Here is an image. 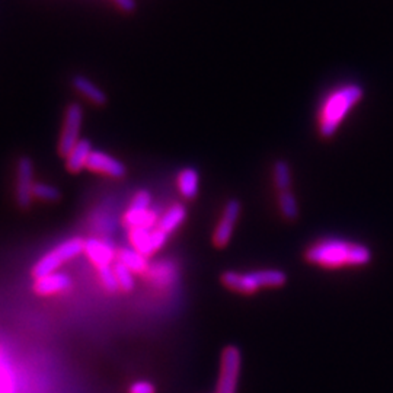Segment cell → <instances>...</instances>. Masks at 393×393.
Wrapping results in <instances>:
<instances>
[{
    "instance_id": "3",
    "label": "cell",
    "mask_w": 393,
    "mask_h": 393,
    "mask_svg": "<svg viewBox=\"0 0 393 393\" xmlns=\"http://www.w3.org/2000/svg\"><path fill=\"white\" fill-rule=\"evenodd\" d=\"M222 283L229 290L243 294H252L261 289H277L287 283V274L277 268H264L253 271H224Z\"/></svg>"
},
{
    "instance_id": "10",
    "label": "cell",
    "mask_w": 393,
    "mask_h": 393,
    "mask_svg": "<svg viewBox=\"0 0 393 393\" xmlns=\"http://www.w3.org/2000/svg\"><path fill=\"white\" fill-rule=\"evenodd\" d=\"M86 169L107 175L114 179H121L127 175V167L123 164L121 160L114 157L112 155H108L105 152L94 150L89 156Z\"/></svg>"
},
{
    "instance_id": "1",
    "label": "cell",
    "mask_w": 393,
    "mask_h": 393,
    "mask_svg": "<svg viewBox=\"0 0 393 393\" xmlns=\"http://www.w3.org/2000/svg\"><path fill=\"white\" fill-rule=\"evenodd\" d=\"M305 257L308 262L323 268L363 267L372 261V250L344 239H323L308 248Z\"/></svg>"
},
{
    "instance_id": "21",
    "label": "cell",
    "mask_w": 393,
    "mask_h": 393,
    "mask_svg": "<svg viewBox=\"0 0 393 393\" xmlns=\"http://www.w3.org/2000/svg\"><path fill=\"white\" fill-rule=\"evenodd\" d=\"M114 272H115V277H117V283H119V287L120 290L128 293V291H133L134 290V272L131 270H128L123 262L117 261L114 265Z\"/></svg>"
},
{
    "instance_id": "22",
    "label": "cell",
    "mask_w": 393,
    "mask_h": 393,
    "mask_svg": "<svg viewBox=\"0 0 393 393\" xmlns=\"http://www.w3.org/2000/svg\"><path fill=\"white\" fill-rule=\"evenodd\" d=\"M32 194L35 198L42 200V201H49V202H56L61 198V193L54 185H49L44 182H38L34 185Z\"/></svg>"
},
{
    "instance_id": "4",
    "label": "cell",
    "mask_w": 393,
    "mask_h": 393,
    "mask_svg": "<svg viewBox=\"0 0 393 393\" xmlns=\"http://www.w3.org/2000/svg\"><path fill=\"white\" fill-rule=\"evenodd\" d=\"M85 241L82 238H72L66 242L57 245L53 250H50L35 264L32 270V275L37 279H41L44 275H49L56 272L63 264L73 260L79 253L83 252Z\"/></svg>"
},
{
    "instance_id": "5",
    "label": "cell",
    "mask_w": 393,
    "mask_h": 393,
    "mask_svg": "<svg viewBox=\"0 0 393 393\" xmlns=\"http://www.w3.org/2000/svg\"><path fill=\"white\" fill-rule=\"evenodd\" d=\"M242 367V354L235 345H229L222 353L220 375L216 393H238V383Z\"/></svg>"
},
{
    "instance_id": "12",
    "label": "cell",
    "mask_w": 393,
    "mask_h": 393,
    "mask_svg": "<svg viewBox=\"0 0 393 393\" xmlns=\"http://www.w3.org/2000/svg\"><path fill=\"white\" fill-rule=\"evenodd\" d=\"M83 252L87 255V258L94 262L98 268L111 265L114 260V249L112 246L101 239H87L85 241Z\"/></svg>"
},
{
    "instance_id": "15",
    "label": "cell",
    "mask_w": 393,
    "mask_h": 393,
    "mask_svg": "<svg viewBox=\"0 0 393 393\" xmlns=\"http://www.w3.org/2000/svg\"><path fill=\"white\" fill-rule=\"evenodd\" d=\"M187 214L188 213H187V209H185V205L176 202V204L171 205L169 209L164 213V216L159 219L157 227L162 230V232H165L169 236L185 222Z\"/></svg>"
},
{
    "instance_id": "14",
    "label": "cell",
    "mask_w": 393,
    "mask_h": 393,
    "mask_svg": "<svg viewBox=\"0 0 393 393\" xmlns=\"http://www.w3.org/2000/svg\"><path fill=\"white\" fill-rule=\"evenodd\" d=\"M92 152H94L92 150V143L86 140V138H80L78 145L71 150V153L66 156V168L68 169V172L78 174L85 169Z\"/></svg>"
},
{
    "instance_id": "6",
    "label": "cell",
    "mask_w": 393,
    "mask_h": 393,
    "mask_svg": "<svg viewBox=\"0 0 393 393\" xmlns=\"http://www.w3.org/2000/svg\"><path fill=\"white\" fill-rule=\"evenodd\" d=\"M83 123V108L80 104L73 102L67 107L64 114V124L59 142L61 156H67L80 140V130Z\"/></svg>"
},
{
    "instance_id": "9",
    "label": "cell",
    "mask_w": 393,
    "mask_h": 393,
    "mask_svg": "<svg viewBox=\"0 0 393 393\" xmlns=\"http://www.w3.org/2000/svg\"><path fill=\"white\" fill-rule=\"evenodd\" d=\"M34 164L28 156H22L16 165V202L28 209L34 198Z\"/></svg>"
},
{
    "instance_id": "8",
    "label": "cell",
    "mask_w": 393,
    "mask_h": 393,
    "mask_svg": "<svg viewBox=\"0 0 393 393\" xmlns=\"http://www.w3.org/2000/svg\"><path fill=\"white\" fill-rule=\"evenodd\" d=\"M241 213H242V204L239 200L232 198L226 202L222 217H220V220L214 229V234H213L214 246L224 248L230 242V239H232V236H234L236 223L241 217Z\"/></svg>"
},
{
    "instance_id": "25",
    "label": "cell",
    "mask_w": 393,
    "mask_h": 393,
    "mask_svg": "<svg viewBox=\"0 0 393 393\" xmlns=\"http://www.w3.org/2000/svg\"><path fill=\"white\" fill-rule=\"evenodd\" d=\"M128 393H156V387L147 380H138L130 385Z\"/></svg>"
},
{
    "instance_id": "11",
    "label": "cell",
    "mask_w": 393,
    "mask_h": 393,
    "mask_svg": "<svg viewBox=\"0 0 393 393\" xmlns=\"http://www.w3.org/2000/svg\"><path fill=\"white\" fill-rule=\"evenodd\" d=\"M72 287V279L64 272H53L37 279L34 283V291L38 296H52L63 293Z\"/></svg>"
},
{
    "instance_id": "23",
    "label": "cell",
    "mask_w": 393,
    "mask_h": 393,
    "mask_svg": "<svg viewBox=\"0 0 393 393\" xmlns=\"http://www.w3.org/2000/svg\"><path fill=\"white\" fill-rule=\"evenodd\" d=\"M98 274H99V279H101L105 290H108L109 293H115V291L120 290L119 283H117V277H115L112 265L99 267Z\"/></svg>"
},
{
    "instance_id": "26",
    "label": "cell",
    "mask_w": 393,
    "mask_h": 393,
    "mask_svg": "<svg viewBox=\"0 0 393 393\" xmlns=\"http://www.w3.org/2000/svg\"><path fill=\"white\" fill-rule=\"evenodd\" d=\"M114 4L117 5L126 13H133L137 8L135 0H114Z\"/></svg>"
},
{
    "instance_id": "19",
    "label": "cell",
    "mask_w": 393,
    "mask_h": 393,
    "mask_svg": "<svg viewBox=\"0 0 393 393\" xmlns=\"http://www.w3.org/2000/svg\"><path fill=\"white\" fill-rule=\"evenodd\" d=\"M274 185L279 193L291 187V168L286 160H277L274 164Z\"/></svg>"
},
{
    "instance_id": "18",
    "label": "cell",
    "mask_w": 393,
    "mask_h": 393,
    "mask_svg": "<svg viewBox=\"0 0 393 393\" xmlns=\"http://www.w3.org/2000/svg\"><path fill=\"white\" fill-rule=\"evenodd\" d=\"M119 261L123 262L134 274H145L149 268L147 257L134 248H123L119 250Z\"/></svg>"
},
{
    "instance_id": "24",
    "label": "cell",
    "mask_w": 393,
    "mask_h": 393,
    "mask_svg": "<svg viewBox=\"0 0 393 393\" xmlns=\"http://www.w3.org/2000/svg\"><path fill=\"white\" fill-rule=\"evenodd\" d=\"M150 204H152V194L147 190H140L133 197L130 207L131 209L147 210V209H150Z\"/></svg>"
},
{
    "instance_id": "20",
    "label": "cell",
    "mask_w": 393,
    "mask_h": 393,
    "mask_svg": "<svg viewBox=\"0 0 393 393\" xmlns=\"http://www.w3.org/2000/svg\"><path fill=\"white\" fill-rule=\"evenodd\" d=\"M279 207L284 219L296 220L298 217V204L294 193L291 190L282 191L279 194Z\"/></svg>"
},
{
    "instance_id": "17",
    "label": "cell",
    "mask_w": 393,
    "mask_h": 393,
    "mask_svg": "<svg viewBox=\"0 0 393 393\" xmlns=\"http://www.w3.org/2000/svg\"><path fill=\"white\" fill-rule=\"evenodd\" d=\"M157 222L159 219L156 216V212H153L152 209L142 210V209H131V207H128V210L124 214V224L127 226L128 230L137 227L152 229L157 226Z\"/></svg>"
},
{
    "instance_id": "2",
    "label": "cell",
    "mask_w": 393,
    "mask_h": 393,
    "mask_svg": "<svg viewBox=\"0 0 393 393\" xmlns=\"http://www.w3.org/2000/svg\"><path fill=\"white\" fill-rule=\"evenodd\" d=\"M364 90L357 83L342 85L323 99L318 112V130L323 138L335 135L346 115L363 99Z\"/></svg>"
},
{
    "instance_id": "16",
    "label": "cell",
    "mask_w": 393,
    "mask_h": 393,
    "mask_svg": "<svg viewBox=\"0 0 393 393\" xmlns=\"http://www.w3.org/2000/svg\"><path fill=\"white\" fill-rule=\"evenodd\" d=\"M178 190L187 200H194L200 191V175L195 168H183L178 174Z\"/></svg>"
},
{
    "instance_id": "7",
    "label": "cell",
    "mask_w": 393,
    "mask_h": 393,
    "mask_svg": "<svg viewBox=\"0 0 393 393\" xmlns=\"http://www.w3.org/2000/svg\"><path fill=\"white\" fill-rule=\"evenodd\" d=\"M128 238L131 248L143 253L145 257L153 255L155 252L160 250L168 242V235L155 226L152 229L137 227L128 230Z\"/></svg>"
},
{
    "instance_id": "13",
    "label": "cell",
    "mask_w": 393,
    "mask_h": 393,
    "mask_svg": "<svg viewBox=\"0 0 393 393\" xmlns=\"http://www.w3.org/2000/svg\"><path fill=\"white\" fill-rule=\"evenodd\" d=\"M72 85L83 98H86L92 104L102 107L108 102V97H107L105 92L97 83H94L90 79H87L82 75L75 76L72 79Z\"/></svg>"
}]
</instances>
